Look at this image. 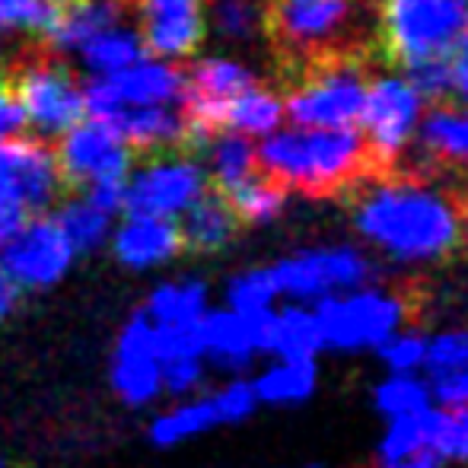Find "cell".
I'll return each mask as SVG.
<instances>
[{
    "mask_svg": "<svg viewBox=\"0 0 468 468\" xmlns=\"http://www.w3.org/2000/svg\"><path fill=\"white\" fill-rule=\"evenodd\" d=\"M261 173L287 191L309 197H338L373 179L376 163L360 128H300L268 137L255 147Z\"/></svg>",
    "mask_w": 468,
    "mask_h": 468,
    "instance_id": "7a4b0ae2",
    "label": "cell"
},
{
    "mask_svg": "<svg viewBox=\"0 0 468 468\" xmlns=\"http://www.w3.org/2000/svg\"><path fill=\"white\" fill-rule=\"evenodd\" d=\"M217 424L220 420H217L210 395H188V399L176 401L173 408H166L150 420L147 437L156 450H173V446H182L188 440L201 437V433L214 431Z\"/></svg>",
    "mask_w": 468,
    "mask_h": 468,
    "instance_id": "603a6c76",
    "label": "cell"
},
{
    "mask_svg": "<svg viewBox=\"0 0 468 468\" xmlns=\"http://www.w3.org/2000/svg\"><path fill=\"white\" fill-rule=\"evenodd\" d=\"M373 405L382 418H401V414H414L420 408L433 405L431 401V386L427 379H418L414 373H392L388 379H382L373 392Z\"/></svg>",
    "mask_w": 468,
    "mask_h": 468,
    "instance_id": "f546056e",
    "label": "cell"
},
{
    "mask_svg": "<svg viewBox=\"0 0 468 468\" xmlns=\"http://www.w3.org/2000/svg\"><path fill=\"white\" fill-rule=\"evenodd\" d=\"M313 468H319V465H313Z\"/></svg>",
    "mask_w": 468,
    "mask_h": 468,
    "instance_id": "c3c4849f",
    "label": "cell"
},
{
    "mask_svg": "<svg viewBox=\"0 0 468 468\" xmlns=\"http://www.w3.org/2000/svg\"><path fill=\"white\" fill-rule=\"evenodd\" d=\"M182 246L186 252L195 255H214L220 249H227L229 242L239 236L242 223L236 217V210L229 207L227 195H223L217 186H204L201 195L182 210Z\"/></svg>",
    "mask_w": 468,
    "mask_h": 468,
    "instance_id": "d6986e66",
    "label": "cell"
},
{
    "mask_svg": "<svg viewBox=\"0 0 468 468\" xmlns=\"http://www.w3.org/2000/svg\"><path fill=\"white\" fill-rule=\"evenodd\" d=\"M0 468H10V463H6V456H0Z\"/></svg>",
    "mask_w": 468,
    "mask_h": 468,
    "instance_id": "7dc6e473",
    "label": "cell"
},
{
    "mask_svg": "<svg viewBox=\"0 0 468 468\" xmlns=\"http://www.w3.org/2000/svg\"><path fill=\"white\" fill-rule=\"evenodd\" d=\"M214 23L227 42H255L261 36V0H210Z\"/></svg>",
    "mask_w": 468,
    "mask_h": 468,
    "instance_id": "d6a6232c",
    "label": "cell"
},
{
    "mask_svg": "<svg viewBox=\"0 0 468 468\" xmlns=\"http://www.w3.org/2000/svg\"><path fill=\"white\" fill-rule=\"evenodd\" d=\"M379 0H261V38L274 70L332 51H373Z\"/></svg>",
    "mask_w": 468,
    "mask_h": 468,
    "instance_id": "3957f363",
    "label": "cell"
},
{
    "mask_svg": "<svg viewBox=\"0 0 468 468\" xmlns=\"http://www.w3.org/2000/svg\"><path fill=\"white\" fill-rule=\"evenodd\" d=\"M408 83L420 99L427 102H450L452 99V68H450V55H433L424 61L408 64Z\"/></svg>",
    "mask_w": 468,
    "mask_h": 468,
    "instance_id": "836d02e7",
    "label": "cell"
},
{
    "mask_svg": "<svg viewBox=\"0 0 468 468\" xmlns=\"http://www.w3.org/2000/svg\"><path fill=\"white\" fill-rule=\"evenodd\" d=\"M283 102L265 83H255L246 93L229 99L227 112H223V128L242 131V134H268L281 124Z\"/></svg>",
    "mask_w": 468,
    "mask_h": 468,
    "instance_id": "83f0119b",
    "label": "cell"
},
{
    "mask_svg": "<svg viewBox=\"0 0 468 468\" xmlns=\"http://www.w3.org/2000/svg\"><path fill=\"white\" fill-rule=\"evenodd\" d=\"M55 166L64 182V195H80L96 179H128L134 154L112 124L99 118H80L58 137Z\"/></svg>",
    "mask_w": 468,
    "mask_h": 468,
    "instance_id": "9c48e42d",
    "label": "cell"
},
{
    "mask_svg": "<svg viewBox=\"0 0 468 468\" xmlns=\"http://www.w3.org/2000/svg\"><path fill=\"white\" fill-rule=\"evenodd\" d=\"M379 360L388 367V373H418L424 370V354H427V338L418 332H395L382 341Z\"/></svg>",
    "mask_w": 468,
    "mask_h": 468,
    "instance_id": "e575fe53",
    "label": "cell"
},
{
    "mask_svg": "<svg viewBox=\"0 0 468 468\" xmlns=\"http://www.w3.org/2000/svg\"><path fill=\"white\" fill-rule=\"evenodd\" d=\"M392 173L420 176H459L468 179V112L452 109L450 102H437L427 122L420 124L418 144H408L399 166Z\"/></svg>",
    "mask_w": 468,
    "mask_h": 468,
    "instance_id": "9a60e30c",
    "label": "cell"
},
{
    "mask_svg": "<svg viewBox=\"0 0 468 468\" xmlns=\"http://www.w3.org/2000/svg\"><path fill=\"white\" fill-rule=\"evenodd\" d=\"M268 309L261 313H236V309H210L197 319V335H201L204 360L220 370H246L255 360V354H261V319Z\"/></svg>",
    "mask_w": 468,
    "mask_h": 468,
    "instance_id": "e0dca14e",
    "label": "cell"
},
{
    "mask_svg": "<svg viewBox=\"0 0 468 468\" xmlns=\"http://www.w3.org/2000/svg\"><path fill=\"white\" fill-rule=\"evenodd\" d=\"M373 268L357 249H309L271 265V278L278 283V293L290 296L293 303H315L328 293L364 287L370 281Z\"/></svg>",
    "mask_w": 468,
    "mask_h": 468,
    "instance_id": "7c38bea8",
    "label": "cell"
},
{
    "mask_svg": "<svg viewBox=\"0 0 468 468\" xmlns=\"http://www.w3.org/2000/svg\"><path fill=\"white\" fill-rule=\"evenodd\" d=\"M322 328V341L335 351H367L379 347L388 335H395L408 319V306L401 293L388 290H345L328 293L313 303Z\"/></svg>",
    "mask_w": 468,
    "mask_h": 468,
    "instance_id": "ba28073f",
    "label": "cell"
},
{
    "mask_svg": "<svg viewBox=\"0 0 468 468\" xmlns=\"http://www.w3.org/2000/svg\"><path fill=\"white\" fill-rule=\"evenodd\" d=\"M112 392L128 408L154 405L163 395V364L156 351V325L147 313H134L122 325L112 351Z\"/></svg>",
    "mask_w": 468,
    "mask_h": 468,
    "instance_id": "5bb4252c",
    "label": "cell"
},
{
    "mask_svg": "<svg viewBox=\"0 0 468 468\" xmlns=\"http://www.w3.org/2000/svg\"><path fill=\"white\" fill-rule=\"evenodd\" d=\"M443 459L437 456L433 450H424V452H414L408 459H395V463H376L373 468H440Z\"/></svg>",
    "mask_w": 468,
    "mask_h": 468,
    "instance_id": "f6af8a7d",
    "label": "cell"
},
{
    "mask_svg": "<svg viewBox=\"0 0 468 468\" xmlns=\"http://www.w3.org/2000/svg\"><path fill=\"white\" fill-rule=\"evenodd\" d=\"M450 68H452V93L468 99V29L459 36V42L452 45Z\"/></svg>",
    "mask_w": 468,
    "mask_h": 468,
    "instance_id": "7bdbcfd3",
    "label": "cell"
},
{
    "mask_svg": "<svg viewBox=\"0 0 468 468\" xmlns=\"http://www.w3.org/2000/svg\"><path fill=\"white\" fill-rule=\"evenodd\" d=\"M278 283L271 278V268H252V271L236 274L227 283V306L236 313H261L278 303Z\"/></svg>",
    "mask_w": 468,
    "mask_h": 468,
    "instance_id": "1f68e13d",
    "label": "cell"
},
{
    "mask_svg": "<svg viewBox=\"0 0 468 468\" xmlns=\"http://www.w3.org/2000/svg\"><path fill=\"white\" fill-rule=\"evenodd\" d=\"M204 150L210 154L207 182L217 188L236 186L239 179H246L249 173L259 169V163H255V147H252V141H249V134H242V131H229V128L214 131Z\"/></svg>",
    "mask_w": 468,
    "mask_h": 468,
    "instance_id": "4316f807",
    "label": "cell"
},
{
    "mask_svg": "<svg viewBox=\"0 0 468 468\" xmlns=\"http://www.w3.org/2000/svg\"><path fill=\"white\" fill-rule=\"evenodd\" d=\"M440 459H456V463H468V405L450 411V420H446V433L437 446Z\"/></svg>",
    "mask_w": 468,
    "mask_h": 468,
    "instance_id": "ab89813d",
    "label": "cell"
},
{
    "mask_svg": "<svg viewBox=\"0 0 468 468\" xmlns=\"http://www.w3.org/2000/svg\"><path fill=\"white\" fill-rule=\"evenodd\" d=\"M459 204H463V246L468 252V179L459 182Z\"/></svg>",
    "mask_w": 468,
    "mask_h": 468,
    "instance_id": "bcb514c9",
    "label": "cell"
},
{
    "mask_svg": "<svg viewBox=\"0 0 468 468\" xmlns=\"http://www.w3.org/2000/svg\"><path fill=\"white\" fill-rule=\"evenodd\" d=\"M64 197L55 166V144L36 134L0 137V246L29 217L45 214Z\"/></svg>",
    "mask_w": 468,
    "mask_h": 468,
    "instance_id": "52a82bcc",
    "label": "cell"
},
{
    "mask_svg": "<svg viewBox=\"0 0 468 468\" xmlns=\"http://www.w3.org/2000/svg\"><path fill=\"white\" fill-rule=\"evenodd\" d=\"M77 252L55 217L36 214L0 246V268L19 290L55 287L70 271Z\"/></svg>",
    "mask_w": 468,
    "mask_h": 468,
    "instance_id": "8fae6325",
    "label": "cell"
},
{
    "mask_svg": "<svg viewBox=\"0 0 468 468\" xmlns=\"http://www.w3.org/2000/svg\"><path fill=\"white\" fill-rule=\"evenodd\" d=\"M468 29V0H379L373 58L386 68H408L450 55Z\"/></svg>",
    "mask_w": 468,
    "mask_h": 468,
    "instance_id": "8992f818",
    "label": "cell"
},
{
    "mask_svg": "<svg viewBox=\"0 0 468 468\" xmlns=\"http://www.w3.org/2000/svg\"><path fill=\"white\" fill-rule=\"evenodd\" d=\"M322 347L325 341H322L319 319L306 303H290L281 309L271 306L261 319V354L281 360H315Z\"/></svg>",
    "mask_w": 468,
    "mask_h": 468,
    "instance_id": "ffe728a7",
    "label": "cell"
},
{
    "mask_svg": "<svg viewBox=\"0 0 468 468\" xmlns=\"http://www.w3.org/2000/svg\"><path fill=\"white\" fill-rule=\"evenodd\" d=\"M124 13H137V32L150 55L188 58L204 45V0H122Z\"/></svg>",
    "mask_w": 468,
    "mask_h": 468,
    "instance_id": "2e32d148",
    "label": "cell"
},
{
    "mask_svg": "<svg viewBox=\"0 0 468 468\" xmlns=\"http://www.w3.org/2000/svg\"><path fill=\"white\" fill-rule=\"evenodd\" d=\"M227 195L229 207L236 210L242 227H252V223H268L281 214L283 201H287V188L281 186L274 176L261 173H249L246 179H239L236 186L229 188H220Z\"/></svg>",
    "mask_w": 468,
    "mask_h": 468,
    "instance_id": "d4e9b609",
    "label": "cell"
},
{
    "mask_svg": "<svg viewBox=\"0 0 468 468\" xmlns=\"http://www.w3.org/2000/svg\"><path fill=\"white\" fill-rule=\"evenodd\" d=\"M427 386H431V401H437L446 411L468 405V367L450 373H431Z\"/></svg>",
    "mask_w": 468,
    "mask_h": 468,
    "instance_id": "f35d334b",
    "label": "cell"
},
{
    "mask_svg": "<svg viewBox=\"0 0 468 468\" xmlns=\"http://www.w3.org/2000/svg\"><path fill=\"white\" fill-rule=\"evenodd\" d=\"M19 293H23V290H19L10 278H6V271L0 268V325H4V322L10 319L13 313H16Z\"/></svg>",
    "mask_w": 468,
    "mask_h": 468,
    "instance_id": "ee69618b",
    "label": "cell"
},
{
    "mask_svg": "<svg viewBox=\"0 0 468 468\" xmlns=\"http://www.w3.org/2000/svg\"><path fill=\"white\" fill-rule=\"evenodd\" d=\"M418 112L420 96L414 93L408 80H399V77H373L370 80L360 122H364L367 147H370L376 163V176H388L399 166L401 154L411 144Z\"/></svg>",
    "mask_w": 468,
    "mask_h": 468,
    "instance_id": "30bf717a",
    "label": "cell"
},
{
    "mask_svg": "<svg viewBox=\"0 0 468 468\" xmlns=\"http://www.w3.org/2000/svg\"><path fill=\"white\" fill-rule=\"evenodd\" d=\"M144 313L156 325H191L207 313V283L201 281H169L150 293Z\"/></svg>",
    "mask_w": 468,
    "mask_h": 468,
    "instance_id": "484cf974",
    "label": "cell"
},
{
    "mask_svg": "<svg viewBox=\"0 0 468 468\" xmlns=\"http://www.w3.org/2000/svg\"><path fill=\"white\" fill-rule=\"evenodd\" d=\"M207 376V360L204 357H176L163 360V392L173 399H188L197 395Z\"/></svg>",
    "mask_w": 468,
    "mask_h": 468,
    "instance_id": "74e56055",
    "label": "cell"
},
{
    "mask_svg": "<svg viewBox=\"0 0 468 468\" xmlns=\"http://www.w3.org/2000/svg\"><path fill=\"white\" fill-rule=\"evenodd\" d=\"M112 252H115L118 265L131 268V271H147V268L166 265L176 255L186 252L179 220L176 217L128 214L122 227L115 229Z\"/></svg>",
    "mask_w": 468,
    "mask_h": 468,
    "instance_id": "ac0fdd59",
    "label": "cell"
},
{
    "mask_svg": "<svg viewBox=\"0 0 468 468\" xmlns=\"http://www.w3.org/2000/svg\"><path fill=\"white\" fill-rule=\"evenodd\" d=\"M210 401H214V411L220 424H242L259 408V395H255V386L249 379H229L227 386L210 392Z\"/></svg>",
    "mask_w": 468,
    "mask_h": 468,
    "instance_id": "8d00e7d4",
    "label": "cell"
},
{
    "mask_svg": "<svg viewBox=\"0 0 468 468\" xmlns=\"http://www.w3.org/2000/svg\"><path fill=\"white\" fill-rule=\"evenodd\" d=\"M468 367V328H452L427 338L424 370L427 373H450Z\"/></svg>",
    "mask_w": 468,
    "mask_h": 468,
    "instance_id": "d590c367",
    "label": "cell"
},
{
    "mask_svg": "<svg viewBox=\"0 0 468 468\" xmlns=\"http://www.w3.org/2000/svg\"><path fill=\"white\" fill-rule=\"evenodd\" d=\"M55 220H58V227L64 229V236L70 239L77 255L93 252V249H99L109 239L112 214H105L102 207H96V204L83 195H68V201L58 204Z\"/></svg>",
    "mask_w": 468,
    "mask_h": 468,
    "instance_id": "f1b7e54d",
    "label": "cell"
},
{
    "mask_svg": "<svg viewBox=\"0 0 468 468\" xmlns=\"http://www.w3.org/2000/svg\"><path fill=\"white\" fill-rule=\"evenodd\" d=\"M109 83L122 102L128 105H156L179 102L186 90V68L176 64H137V68H118L109 74Z\"/></svg>",
    "mask_w": 468,
    "mask_h": 468,
    "instance_id": "7402d4cb",
    "label": "cell"
},
{
    "mask_svg": "<svg viewBox=\"0 0 468 468\" xmlns=\"http://www.w3.org/2000/svg\"><path fill=\"white\" fill-rule=\"evenodd\" d=\"M271 364L259 379H252L259 405H300L315 392L319 367L315 360H281Z\"/></svg>",
    "mask_w": 468,
    "mask_h": 468,
    "instance_id": "cb8c5ba5",
    "label": "cell"
},
{
    "mask_svg": "<svg viewBox=\"0 0 468 468\" xmlns=\"http://www.w3.org/2000/svg\"><path fill=\"white\" fill-rule=\"evenodd\" d=\"M80 48L90 68L105 70V74H112V70H118V68H128L137 58L147 55V48H144V42L137 36H131V32H112V29L96 32Z\"/></svg>",
    "mask_w": 468,
    "mask_h": 468,
    "instance_id": "4dcf8cb0",
    "label": "cell"
},
{
    "mask_svg": "<svg viewBox=\"0 0 468 468\" xmlns=\"http://www.w3.org/2000/svg\"><path fill=\"white\" fill-rule=\"evenodd\" d=\"M446 420H450V411L440 405L437 408L427 405L414 414L392 418L379 440L376 463H395V459H408V456H414V452H424V450L437 452L440 440H443V433H446Z\"/></svg>",
    "mask_w": 468,
    "mask_h": 468,
    "instance_id": "44dd1931",
    "label": "cell"
},
{
    "mask_svg": "<svg viewBox=\"0 0 468 468\" xmlns=\"http://www.w3.org/2000/svg\"><path fill=\"white\" fill-rule=\"evenodd\" d=\"M137 166H141V173L124 186V214L176 217L207 186V176L201 173V166L191 156L163 154L141 160Z\"/></svg>",
    "mask_w": 468,
    "mask_h": 468,
    "instance_id": "4fadbf2b",
    "label": "cell"
},
{
    "mask_svg": "<svg viewBox=\"0 0 468 468\" xmlns=\"http://www.w3.org/2000/svg\"><path fill=\"white\" fill-rule=\"evenodd\" d=\"M0 80L13 90L26 112V124H32L36 137L55 141L68 128H74L87 115L83 83L68 68L61 51L45 45L42 38H29L13 51Z\"/></svg>",
    "mask_w": 468,
    "mask_h": 468,
    "instance_id": "5b68a950",
    "label": "cell"
},
{
    "mask_svg": "<svg viewBox=\"0 0 468 468\" xmlns=\"http://www.w3.org/2000/svg\"><path fill=\"white\" fill-rule=\"evenodd\" d=\"M26 128V112L19 105V99L13 96V90L0 80V137L19 134Z\"/></svg>",
    "mask_w": 468,
    "mask_h": 468,
    "instance_id": "b9f144b4",
    "label": "cell"
},
{
    "mask_svg": "<svg viewBox=\"0 0 468 468\" xmlns=\"http://www.w3.org/2000/svg\"><path fill=\"white\" fill-rule=\"evenodd\" d=\"M354 223L376 249L399 261H443L463 246L459 186L440 176L388 173L347 191Z\"/></svg>",
    "mask_w": 468,
    "mask_h": 468,
    "instance_id": "6da1fadb",
    "label": "cell"
},
{
    "mask_svg": "<svg viewBox=\"0 0 468 468\" xmlns=\"http://www.w3.org/2000/svg\"><path fill=\"white\" fill-rule=\"evenodd\" d=\"M373 51H332L281 70V102L300 128H351L373 80Z\"/></svg>",
    "mask_w": 468,
    "mask_h": 468,
    "instance_id": "277c9868",
    "label": "cell"
},
{
    "mask_svg": "<svg viewBox=\"0 0 468 468\" xmlns=\"http://www.w3.org/2000/svg\"><path fill=\"white\" fill-rule=\"evenodd\" d=\"M45 16V0H0V26H26L38 29Z\"/></svg>",
    "mask_w": 468,
    "mask_h": 468,
    "instance_id": "60d3db41",
    "label": "cell"
}]
</instances>
